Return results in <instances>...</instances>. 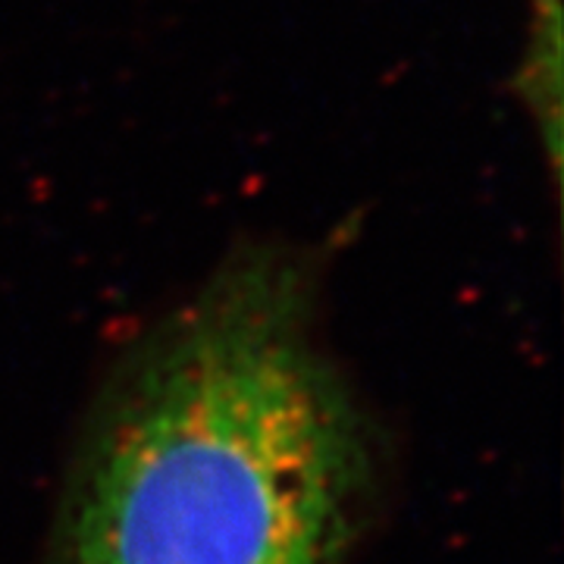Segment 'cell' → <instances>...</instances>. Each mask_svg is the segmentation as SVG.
I'll list each match as a JSON object with an SVG mask.
<instances>
[{
    "mask_svg": "<svg viewBox=\"0 0 564 564\" xmlns=\"http://www.w3.org/2000/svg\"><path fill=\"white\" fill-rule=\"evenodd\" d=\"M311 248L245 245L110 370L41 564H351L386 440L329 351Z\"/></svg>",
    "mask_w": 564,
    "mask_h": 564,
    "instance_id": "1",
    "label": "cell"
}]
</instances>
